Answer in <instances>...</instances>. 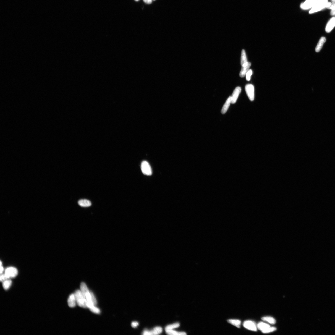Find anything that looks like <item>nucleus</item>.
Listing matches in <instances>:
<instances>
[{
  "label": "nucleus",
  "mask_w": 335,
  "mask_h": 335,
  "mask_svg": "<svg viewBox=\"0 0 335 335\" xmlns=\"http://www.w3.org/2000/svg\"><path fill=\"white\" fill-rule=\"evenodd\" d=\"M331 14L332 16H335V9L331 10Z\"/></svg>",
  "instance_id": "nucleus-31"
},
{
  "label": "nucleus",
  "mask_w": 335,
  "mask_h": 335,
  "mask_svg": "<svg viewBox=\"0 0 335 335\" xmlns=\"http://www.w3.org/2000/svg\"><path fill=\"white\" fill-rule=\"evenodd\" d=\"M276 328L274 327H270L267 328L266 329L262 331V332L263 333H268L270 332H273L276 331Z\"/></svg>",
  "instance_id": "nucleus-25"
},
{
  "label": "nucleus",
  "mask_w": 335,
  "mask_h": 335,
  "mask_svg": "<svg viewBox=\"0 0 335 335\" xmlns=\"http://www.w3.org/2000/svg\"><path fill=\"white\" fill-rule=\"evenodd\" d=\"M139 324L138 322L134 321L132 322L131 324V326L132 327L136 328L138 326Z\"/></svg>",
  "instance_id": "nucleus-29"
},
{
  "label": "nucleus",
  "mask_w": 335,
  "mask_h": 335,
  "mask_svg": "<svg viewBox=\"0 0 335 335\" xmlns=\"http://www.w3.org/2000/svg\"><path fill=\"white\" fill-rule=\"evenodd\" d=\"M5 274L8 279L16 277L18 274L17 269L14 267H9L6 269Z\"/></svg>",
  "instance_id": "nucleus-4"
},
{
  "label": "nucleus",
  "mask_w": 335,
  "mask_h": 335,
  "mask_svg": "<svg viewBox=\"0 0 335 335\" xmlns=\"http://www.w3.org/2000/svg\"><path fill=\"white\" fill-rule=\"evenodd\" d=\"M90 293L91 294V299L92 302H93L94 305H96L97 303L96 298H95V296L94 295L93 292H91V291H90Z\"/></svg>",
  "instance_id": "nucleus-27"
},
{
  "label": "nucleus",
  "mask_w": 335,
  "mask_h": 335,
  "mask_svg": "<svg viewBox=\"0 0 335 335\" xmlns=\"http://www.w3.org/2000/svg\"><path fill=\"white\" fill-rule=\"evenodd\" d=\"M253 74V72L251 69H249L248 72L246 74V79L248 81H249L250 80L251 77Z\"/></svg>",
  "instance_id": "nucleus-26"
},
{
  "label": "nucleus",
  "mask_w": 335,
  "mask_h": 335,
  "mask_svg": "<svg viewBox=\"0 0 335 335\" xmlns=\"http://www.w3.org/2000/svg\"><path fill=\"white\" fill-rule=\"evenodd\" d=\"M332 2L335 3V0H331Z\"/></svg>",
  "instance_id": "nucleus-33"
},
{
  "label": "nucleus",
  "mask_w": 335,
  "mask_h": 335,
  "mask_svg": "<svg viewBox=\"0 0 335 335\" xmlns=\"http://www.w3.org/2000/svg\"><path fill=\"white\" fill-rule=\"evenodd\" d=\"M318 1V0H306L305 2L301 5V7L304 10L311 9L315 5Z\"/></svg>",
  "instance_id": "nucleus-7"
},
{
  "label": "nucleus",
  "mask_w": 335,
  "mask_h": 335,
  "mask_svg": "<svg viewBox=\"0 0 335 335\" xmlns=\"http://www.w3.org/2000/svg\"><path fill=\"white\" fill-rule=\"evenodd\" d=\"M245 90L248 98L251 101H253L255 98V91L253 85L248 84L246 85Z\"/></svg>",
  "instance_id": "nucleus-5"
},
{
  "label": "nucleus",
  "mask_w": 335,
  "mask_h": 335,
  "mask_svg": "<svg viewBox=\"0 0 335 335\" xmlns=\"http://www.w3.org/2000/svg\"><path fill=\"white\" fill-rule=\"evenodd\" d=\"M67 302L68 305L69 307L73 308L75 306L77 302L74 294H72L69 295Z\"/></svg>",
  "instance_id": "nucleus-12"
},
{
  "label": "nucleus",
  "mask_w": 335,
  "mask_h": 335,
  "mask_svg": "<svg viewBox=\"0 0 335 335\" xmlns=\"http://www.w3.org/2000/svg\"><path fill=\"white\" fill-rule=\"evenodd\" d=\"M335 27V17L332 18L328 21L326 27V31L329 33Z\"/></svg>",
  "instance_id": "nucleus-10"
},
{
  "label": "nucleus",
  "mask_w": 335,
  "mask_h": 335,
  "mask_svg": "<svg viewBox=\"0 0 335 335\" xmlns=\"http://www.w3.org/2000/svg\"><path fill=\"white\" fill-rule=\"evenodd\" d=\"M162 328L161 327H156L151 331L145 330L142 333V334L146 335H156L159 334L162 332Z\"/></svg>",
  "instance_id": "nucleus-6"
},
{
  "label": "nucleus",
  "mask_w": 335,
  "mask_h": 335,
  "mask_svg": "<svg viewBox=\"0 0 335 335\" xmlns=\"http://www.w3.org/2000/svg\"><path fill=\"white\" fill-rule=\"evenodd\" d=\"M228 322L231 324L237 327L238 328L240 327L241 321L238 320L230 319L228 320Z\"/></svg>",
  "instance_id": "nucleus-23"
},
{
  "label": "nucleus",
  "mask_w": 335,
  "mask_h": 335,
  "mask_svg": "<svg viewBox=\"0 0 335 335\" xmlns=\"http://www.w3.org/2000/svg\"><path fill=\"white\" fill-rule=\"evenodd\" d=\"M166 332L167 334L170 335H185L187 334L184 332H178L173 330L166 331Z\"/></svg>",
  "instance_id": "nucleus-21"
},
{
  "label": "nucleus",
  "mask_w": 335,
  "mask_h": 335,
  "mask_svg": "<svg viewBox=\"0 0 335 335\" xmlns=\"http://www.w3.org/2000/svg\"><path fill=\"white\" fill-rule=\"evenodd\" d=\"M328 2V0H318L315 5L311 9L309 13L312 14L319 12L326 8Z\"/></svg>",
  "instance_id": "nucleus-2"
},
{
  "label": "nucleus",
  "mask_w": 335,
  "mask_h": 335,
  "mask_svg": "<svg viewBox=\"0 0 335 335\" xmlns=\"http://www.w3.org/2000/svg\"><path fill=\"white\" fill-rule=\"evenodd\" d=\"M80 288L81 291L83 295L86 298L87 294L90 292L88 290V288L87 287L85 283L82 282L80 284Z\"/></svg>",
  "instance_id": "nucleus-16"
},
{
  "label": "nucleus",
  "mask_w": 335,
  "mask_h": 335,
  "mask_svg": "<svg viewBox=\"0 0 335 335\" xmlns=\"http://www.w3.org/2000/svg\"><path fill=\"white\" fill-rule=\"evenodd\" d=\"M74 294L77 305L83 308H86L87 307V300L81 291L80 290L76 291Z\"/></svg>",
  "instance_id": "nucleus-1"
},
{
  "label": "nucleus",
  "mask_w": 335,
  "mask_h": 335,
  "mask_svg": "<svg viewBox=\"0 0 335 335\" xmlns=\"http://www.w3.org/2000/svg\"><path fill=\"white\" fill-rule=\"evenodd\" d=\"M326 39L325 37H322L320 39L319 41L317 44L316 48H315V51L317 52H319L323 46V45L326 42Z\"/></svg>",
  "instance_id": "nucleus-14"
},
{
  "label": "nucleus",
  "mask_w": 335,
  "mask_h": 335,
  "mask_svg": "<svg viewBox=\"0 0 335 335\" xmlns=\"http://www.w3.org/2000/svg\"><path fill=\"white\" fill-rule=\"evenodd\" d=\"M135 1H139V0H135Z\"/></svg>",
  "instance_id": "nucleus-34"
},
{
  "label": "nucleus",
  "mask_w": 335,
  "mask_h": 335,
  "mask_svg": "<svg viewBox=\"0 0 335 335\" xmlns=\"http://www.w3.org/2000/svg\"><path fill=\"white\" fill-rule=\"evenodd\" d=\"M2 282L3 287L5 290H8L9 289L12 284V281L10 279L6 280Z\"/></svg>",
  "instance_id": "nucleus-17"
},
{
  "label": "nucleus",
  "mask_w": 335,
  "mask_h": 335,
  "mask_svg": "<svg viewBox=\"0 0 335 335\" xmlns=\"http://www.w3.org/2000/svg\"><path fill=\"white\" fill-rule=\"evenodd\" d=\"M79 205L84 207H87L91 206L92 204L89 200L86 199H81L78 202Z\"/></svg>",
  "instance_id": "nucleus-15"
},
{
  "label": "nucleus",
  "mask_w": 335,
  "mask_h": 335,
  "mask_svg": "<svg viewBox=\"0 0 335 335\" xmlns=\"http://www.w3.org/2000/svg\"><path fill=\"white\" fill-rule=\"evenodd\" d=\"M143 1L146 4H151L152 2V0H143Z\"/></svg>",
  "instance_id": "nucleus-30"
},
{
  "label": "nucleus",
  "mask_w": 335,
  "mask_h": 335,
  "mask_svg": "<svg viewBox=\"0 0 335 335\" xmlns=\"http://www.w3.org/2000/svg\"><path fill=\"white\" fill-rule=\"evenodd\" d=\"M270 326L269 325L263 322H260L257 325V327L259 330H260L262 331L267 329L268 328L270 327Z\"/></svg>",
  "instance_id": "nucleus-18"
},
{
  "label": "nucleus",
  "mask_w": 335,
  "mask_h": 335,
  "mask_svg": "<svg viewBox=\"0 0 335 335\" xmlns=\"http://www.w3.org/2000/svg\"><path fill=\"white\" fill-rule=\"evenodd\" d=\"M251 66V64L250 62H248L246 64L242 66V69L239 75L241 77H245L247 73L249 70V68Z\"/></svg>",
  "instance_id": "nucleus-11"
},
{
  "label": "nucleus",
  "mask_w": 335,
  "mask_h": 335,
  "mask_svg": "<svg viewBox=\"0 0 335 335\" xmlns=\"http://www.w3.org/2000/svg\"><path fill=\"white\" fill-rule=\"evenodd\" d=\"M87 307L90 309L91 311L95 313L99 314L101 313L99 309L95 307V305L93 304L88 305Z\"/></svg>",
  "instance_id": "nucleus-22"
},
{
  "label": "nucleus",
  "mask_w": 335,
  "mask_h": 335,
  "mask_svg": "<svg viewBox=\"0 0 335 335\" xmlns=\"http://www.w3.org/2000/svg\"><path fill=\"white\" fill-rule=\"evenodd\" d=\"M241 89L240 87H237L234 90L232 95L231 96V103L234 104L237 100L241 93Z\"/></svg>",
  "instance_id": "nucleus-8"
},
{
  "label": "nucleus",
  "mask_w": 335,
  "mask_h": 335,
  "mask_svg": "<svg viewBox=\"0 0 335 335\" xmlns=\"http://www.w3.org/2000/svg\"><path fill=\"white\" fill-rule=\"evenodd\" d=\"M8 279H8L5 274V273L4 274H1V277H0V280H1V282H3Z\"/></svg>",
  "instance_id": "nucleus-28"
},
{
  "label": "nucleus",
  "mask_w": 335,
  "mask_h": 335,
  "mask_svg": "<svg viewBox=\"0 0 335 335\" xmlns=\"http://www.w3.org/2000/svg\"><path fill=\"white\" fill-rule=\"evenodd\" d=\"M231 103V96H230L228 98L222 109L221 112L222 114H225L226 112L230 106Z\"/></svg>",
  "instance_id": "nucleus-13"
},
{
  "label": "nucleus",
  "mask_w": 335,
  "mask_h": 335,
  "mask_svg": "<svg viewBox=\"0 0 335 335\" xmlns=\"http://www.w3.org/2000/svg\"><path fill=\"white\" fill-rule=\"evenodd\" d=\"M243 326L247 329L253 331H257V327L255 323L250 320L246 321L243 324Z\"/></svg>",
  "instance_id": "nucleus-9"
},
{
  "label": "nucleus",
  "mask_w": 335,
  "mask_h": 335,
  "mask_svg": "<svg viewBox=\"0 0 335 335\" xmlns=\"http://www.w3.org/2000/svg\"><path fill=\"white\" fill-rule=\"evenodd\" d=\"M4 271V268L2 266V265H1V274H2L3 272Z\"/></svg>",
  "instance_id": "nucleus-32"
},
{
  "label": "nucleus",
  "mask_w": 335,
  "mask_h": 335,
  "mask_svg": "<svg viewBox=\"0 0 335 335\" xmlns=\"http://www.w3.org/2000/svg\"><path fill=\"white\" fill-rule=\"evenodd\" d=\"M248 62L246 55L245 50H242L241 56V65L242 66Z\"/></svg>",
  "instance_id": "nucleus-19"
},
{
  "label": "nucleus",
  "mask_w": 335,
  "mask_h": 335,
  "mask_svg": "<svg viewBox=\"0 0 335 335\" xmlns=\"http://www.w3.org/2000/svg\"><path fill=\"white\" fill-rule=\"evenodd\" d=\"M141 169L143 174L147 176L151 175L152 171L151 166L148 162L144 161L141 163Z\"/></svg>",
  "instance_id": "nucleus-3"
},
{
  "label": "nucleus",
  "mask_w": 335,
  "mask_h": 335,
  "mask_svg": "<svg viewBox=\"0 0 335 335\" xmlns=\"http://www.w3.org/2000/svg\"><path fill=\"white\" fill-rule=\"evenodd\" d=\"M179 326L180 324L179 323H175L169 325L167 326L165 328V331H169V330H173L174 328L179 327Z\"/></svg>",
  "instance_id": "nucleus-24"
},
{
  "label": "nucleus",
  "mask_w": 335,
  "mask_h": 335,
  "mask_svg": "<svg viewBox=\"0 0 335 335\" xmlns=\"http://www.w3.org/2000/svg\"><path fill=\"white\" fill-rule=\"evenodd\" d=\"M263 321L268 322L271 324H274L276 323V320L274 318L271 317H264L262 318Z\"/></svg>",
  "instance_id": "nucleus-20"
}]
</instances>
